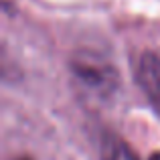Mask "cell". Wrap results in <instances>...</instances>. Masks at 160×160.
<instances>
[{"instance_id": "2", "label": "cell", "mask_w": 160, "mask_h": 160, "mask_svg": "<svg viewBox=\"0 0 160 160\" xmlns=\"http://www.w3.org/2000/svg\"><path fill=\"white\" fill-rule=\"evenodd\" d=\"M102 160H138V156L122 138L108 134L102 140Z\"/></svg>"}, {"instance_id": "1", "label": "cell", "mask_w": 160, "mask_h": 160, "mask_svg": "<svg viewBox=\"0 0 160 160\" xmlns=\"http://www.w3.org/2000/svg\"><path fill=\"white\" fill-rule=\"evenodd\" d=\"M136 79L148 98L150 106L160 116V55L152 51H144L136 67Z\"/></svg>"}, {"instance_id": "4", "label": "cell", "mask_w": 160, "mask_h": 160, "mask_svg": "<svg viewBox=\"0 0 160 160\" xmlns=\"http://www.w3.org/2000/svg\"><path fill=\"white\" fill-rule=\"evenodd\" d=\"M152 160H160V152H158V154H154V156H152Z\"/></svg>"}, {"instance_id": "3", "label": "cell", "mask_w": 160, "mask_h": 160, "mask_svg": "<svg viewBox=\"0 0 160 160\" xmlns=\"http://www.w3.org/2000/svg\"><path fill=\"white\" fill-rule=\"evenodd\" d=\"M77 75H79V79L91 83V87H98V89H102L103 85H108L112 81L108 71L99 63H93V61H79L77 63Z\"/></svg>"}]
</instances>
